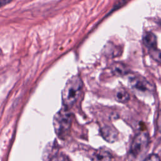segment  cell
I'll list each match as a JSON object with an SVG mask.
<instances>
[{"instance_id": "1", "label": "cell", "mask_w": 161, "mask_h": 161, "mask_svg": "<svg viewBox=\"0 0 161 161\" xmlns=\"http://www.w3.org/2000/svg\"><path fill=\"white\" fill-rule=\"evenodd\" d=\"M82 87V81L79 75H74L67 81L62 92L64 108L69 109L74 105L80 96Z\"/></svg>"}, {"instance_id": "2", "label": "cell", "mask_w": 161, "mask_h": 161, "mask_svg": "<svg viewBox=\"0 0 161 161\" xmlns=\"http://www.w3.org/2000/svg\"><path fill=\"white\" fill-rule=\"evenodd\" d=\"M72 123V114L63 108L54 116L53 119L55 131L60 138H64L68 134Z\"/></svg>"}, {"instance_id": "3", "label": "cell", "mask_w": 161, "mask_h": 161, "mask_svg": "<svg viewBox=\"0 0 161 161\" xmlns=\"http://www.w3.org/2000/svg\"><path fill=\"white\" fill-rule=\"evenodd\" d=\"M149 142L148 135L145 131L137 133L134 137L130 147V153L132 156L136 157L142 153L147 148Z\"/></svg>"}, {"instance_id": "4", "label": "cell", "mask_w": 161, "mask_h": 161, "mask_svg": "<svg viewBox=\"0 0 161 161\" xmlns=\"http://www.w3.org/2000/svg\"><path fill=\"white\" fill-rule=\"evenodd\" d=\"M128 84L133 89L140 92L149 93L153 90V86L140 75H133L130 77Z\"/></svg>"}, {"instance_id": "5", "label": "cell", "mask_w": 161, "mask_h": 161, "mask_svg": "<svg viewBox=\"0 0 161 161\" xmlns=\"http://www.w3.org/2000/svg\"><path fill=\"white\" fill-rule=\"evenodd\" d=\"M92 161H111V153L104 148H99L96 150L91 157Z\"/></svg>"}, {"instance_id": "6", "label": "cell", "mask_w": 161, "mask_h": 161, "mask_svg": "<svg viewBox=\"0 0 161 161\" xmlns=\"http://www.w3.org/2000/svg\"><path fill=\"white\" fill-rule=\"evenodd\" d=\"M143 43L148 50L157 48V41L155 35L151 31L145 32L143 35Z\"/></svg>"}, {"instance_id": "7", "label": "cell", "mask_w": 161, "mask_h": 161, "mask_svg": "<svg viewBox=\"0 0 161 161\" xmlns=\"http://www.w3.org/2000/svg\"><path fill=\"white\" fill-rule=\"evenodd\" d=\"M101 133L104 139L108 142H113L117 136L116 130L110 126H106L103 128Z\"/></svg>"}, {"instance_id": "8", "label": "cell", "mask_w": 161, "mask_h": 161, "mask_svg": "<svg viewBox=\"0 0 161 161\" xmlns=\"http://www.w3.org/2000/svg\"><path fill=\"white\" fill-rule=\"evenodd\" d=\"M112 72L116 75H125L127 73V70L124 65L120 63H115L112 65Z\"/></svg>"}, {"instance_id": "9", "label": "cell", "mask_w": 161, "mask_h": 161, "mask_svg": "<svg viewBox=\"0 0 161 161\" xmlns=\"http://www.w3.org/2000/svg\"><path fill=\"white\" fill-rule=\"evenodd\" d=\"M116 98L118 101L125 103L129 100L130 95L125 89H120L116 92Z\"/></svg>"}, {"instance_id": "10", "label": "cell", "mask_w": 161, "mask_h": 161, "mask_svg": "<svg viewBox=\"0 0 161 161\" xmlns=\"http://www.w3.org/2000/svg\"><path fill=\"white\" fill-rule=\"evenodd\" d=\"M148 52L153 60L161 64V50L155 48L148 50Z\"/></svg>"}, {"instance_id": "11", "label": "cell", "mask_w": 161, "mask_h": 161, "mask_svg": "<svg viewBox=\"0 0 161 161\" xmlns=\"http://www.w3.org/2000/svg\"><path fill=\"white\" fill-rule=\"evenodd\" d=\"M143 161H160L159 157L156 154H151L147 157Z\"/></svg>"}, {"instance_id": "12", "label": "cell", "mask_w": 161, "mask_h": 161, "mask_svg": "<svg viewBox=\"0 0 161 161\" xmlns=\"http://www.w3.org/2000/svg\"><path fill=\"white\" fill-rule=\"evenodd\" d=\"M157 128H158V131L161 133V103L159 106L158 114V118H157Z\"/></svg>"}, {"instance_id": "13", "label": "cell", "mask_w": 161, "mask_h": 161, "mask_svg": "<svg viewBox=\"0 0 161 161\" xmlns=\"http://www.w3.org/2000/svg\"><path fill=\"white\" fill-rule=\"evenodd\" d=\"M50 161H65L64 158L60 156H55Z\"/></svg>"}, {"instance_id": "14", "label": "cell", "mask_w": 161, "mask_h": 161, "mask_svg": "<svg viewBox=\"0 0 161 161\" xmlns=\"http://www.w3.org/2000/svg\"><path fill=\"white\" fill-rule=\"evenodd\" d=\"M10 1H8V0H0V4H1V6H3V5H4V4H7V3H9Z\"/></svg>"}]
</instances>
